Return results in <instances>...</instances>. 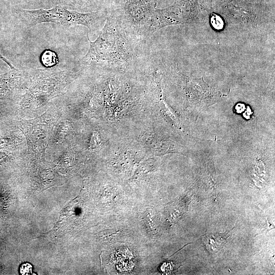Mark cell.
<instances>
[{
	"instance_id": "6da1fadb",
	"label": "cell",
	"mask_w": 275,
	"mask_h": 275,
	"mask_svg": "<svg viewBox=\"0 0 275 275\" xmlns=\"http://www.w3.org/2000/svg\"><path fill=\"white\" fill-rule=\"evenodd\" d=\"M87 37L89 49L77 61L84 67H99L126 73L141 68L150 56L146 42L139 40L108 9L104 25L97 39L91 41L88 32Z\"/></svg>"
},
{
	"instance_id": "4fadbf2b",
	"label": "cell",
	"mask_w": 275,
	"mask_h": 275,
	"mask_svg": "<svg viewBox=\"0 0 275 275\" xmlns=\"http://www.w3.org/2000/svg\"><path fill=\"white\" fill-rule=\"evenodd\" d=\"M0 60L5 62L11 69H14L16 68L6 57H5L0 52Z\"/></svg>"
},
{
	"instance_id": "9c48e42d",
	"label": "cell",
	"mask_w": 275,
	"mask_h": 275,
	"mask_svg": "<svg viewBox=\"0 0 275 275\" xmlns=\"http://www.w3.org/2000/svg\"><path fill=\"white\" fill-rule=\"evenodd\" d=\"M16 7L21 8L30 6L31 7H40L44 9L50 8L48 0H13Z\"/></svg>"
},
{
	"instance_id": "5bb4252c",
	"label": "cell",
	"mask_w": 275,
	"mask_h": 275,
	"mask_svg": "<svg viewBox=\"0 0 275 275\" xmlns=\"http://www.w3.org/2000/svg\"><path fill=\"white\" fill-rule=\"evenodd\" d=\"M104 1L105 2L106 7H108L111 5H112L113 4H114L117 0H104Z\"/></svg>"
},
{
	"instance_id": "3957f363",
	"label": "cell",
	"mask_w": 275,
	"mask_h": 275,
	"mask_svg": "<svg viewBox=\"0 0 275 275\" xmlns=\"http://www.w3.org/2000/svg\"><path fill=\"white\" fill-rule=\"evenodd\" d=\"M158 0H118L107 7L139 40L146 42Z\"/></svg>"
},
{
	"instance_id": "30bf717a",
	"label": "cell",
	"mask_w": 275,
	"mask_h": 275,
	"mask_svg": "<svg viewBox=\"0 0 275 275\" xmlns=\"http://www.w3.org/2000/svg\"><path fill=\"white\" fill-rule=\"evenodd\" d=\"M211 24L216 30H221L223 29L224 23L223 19L217 14H213L210 18Z\"/></svg>"
},
{
	"instance_id": "ba28073f",
	"label": "cell",
	"mask_w": 275,
	"mask_h": 275,
	"mask_svg": "<svg viewBox=\"0 0 275 275\" xmlns=\"http://www.w3.org/2000/svg\"><path fill=\"white\" fill-rule=\"evenodd\" d=\"M40 61L46 68L54 67L59 63V58L57 53L50 49L44 50L41 54Z\"/></svg>"
},
{
	"instance_id": "7a4b0ae2",
	"label": "cell",
	"mask_w": 275,
	"mask_h": 275,
	"mask_svg": "<svg viewBox=\"0 0 275 275\" xmlns=\"http://www.w3.org/2000/svg\"><path fill=\"white\" fill-rule=\"evenodd\" d=\"M14 14L22 26L25 28L42 23L50 22L65 26L81 25L86 26L90 31H93L106 21L108 9L105 8L95 12H80L60 6L49 9L40 8L36 9L16 7Z\"/></svg>"
},
{
	"instance_id": "8fae6325",
	"label": "cell",
	"mask_w": 275,
	"mask_h": 275,
	"mask_svg": "<svg viewBox=\"0 0 275 275\" xmlns=\"http://www.w3.org/2000/svg\"><path fill=\"white\" fill-rule=\"evenodd\" d=\"M118 231L115 229L104 230L97 234V237L99 239L105 240L108 238H112V236L118 233Z\"/></svg>"
},
{
	"instance_id": "9a60e30c",
	"label": "cell",
	"mask_w": 275,
	"mask_h": 275,
	"mask_svg": "<svg viewBox=\"0 0 275 275\" xmlns=\"http://www.w3.org/2000/svg\"><path fill=\"white\" fill-rule=\"evenodd\" d=\"M1 113H0V118H1Z\"/></svg>"
},
{
	"instance_id": "277c9868",
	"label": "cell",
	"mask_w": 275,
	"mask_h": 275,
	"mask_svg": "<svg viewBox=\"0 0 275 275\" xmlns=\"http://www.w3.org/2000/svg\"><path fill=\"white\" fill-rule=\"evenodd\" d=\"M198 0H180L165 8H156L151 29L152 35L157 30L170 25L191 23L199 13Z\"/></svg>"
},
{
	"instance_id": "8992f818",
	"label": "cell",
	"mask_w": 275,
	"mask_h": 275,
	"mask_svg": "<svg viewBox=\"0 0 275 275\" xmlns=\"http://www.w3.org/2000/svg\"><path fill=\"white\" fill-rule=\"evenodd\" d=\"M50 8L60 6L70 10L92 12L106 8L104 0H48Z\"/></svg>"
},
{
	"instance_id": "5b68a950",
	"label": "cell",
	"mask_w": 275,
	"mask_h": 275,
	"mask_svg": "<svg viewBox=\"0 0 275 275\" xmlns=\"http://www.w3.org/2000/svg\"><path fill=\"white\" fill-rule=\"evenodd\" d=\"M28 72L16 68L0 75V100L7 99L11 97L20 86L22 78Z\"/></svg>"
},
{
	"instance_id": "7c38bea8",
	"label": "cell",
	"mask_w": 275,
	"mask_h": 275,
	"mask_svg": "<svg viewBox=\"0 0 275 275\" xmlns=\"http://www.w3.org/2000/svg\"><path fill=\"white\" fill-rule=\"evenodd\" d=\"M32 266L28 263H25L21 265L20 267V273L22 274H31Z\"/></svg>"
},
{
	"instance_id": "52a82bcc",
	"label": "cell",
	"mask_w": 275,
	"mask_h": 275,
	"mask_svg": "<svg viewBox=\"0 0 275 275\" xmlns=\"http://www.w3.org/2000/svg\"><path fill=\"white\" fill-rule=\"evenodd\" d=\"M227 238L224 234H206L203 237V241L209 252L216 253L224 246Z\"/></svg>"
}]
</instances>
